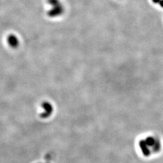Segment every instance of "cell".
I'll use <instances>...</instances> for the list:
<instances>
[{"label": "cell", "mask_w": 163, "mask_h": 163, "mask_svg": "<svg viewBox=\"0 0 163 163\" xmlns=\"http://www.w3.org/2000/svg\"><path fill=\"white\" fill-rule=\"evenodd\" d=\"M142 150L147 157L160 153L162 149V141L157 136H148L141 141Z\"/></svg>", "instance_id": "obj_1"}, {"label": "cell", "mask_w": 163, "mask_h": 163, "mask_svg": "<svg viewBox=\"0 0 163 163\" xmlns=\"http://www.w3.org/2000/svg\"><path fill=\"white\" fill-rule=\"evenodd\" d=\"M50 4L51 8L49 12V16L58 18L62 15L64 12V5L59 0H50Z\"/></svg>", "instance_id": "obj_2"}, {"label": "cell", "mask_w": 163, "mask_h": 163, "mask_svg": "<svg viewBox=\"0 0 163 163\" xmlns=\"http://www.w3.org/2000/svg\"><path fill=\"white\" fill-rule=\"evenodd\" d=\"M41 106L44 110L41 114L42 118H47L52 114L53 112V106L49 101H44Z\"/></svg>", "instance_id": "obj_3"}, {"label": "cell", "mask_w": 163, "mask_h": 163, "mask_svg": "<svg viewBox=\"0 0 163 163\" xmlns=\"http://www.w3.org/2000/svg\"><path fill=\"white\" fill-rule=\"evenodd\" d=\"M8 42L9 45L13 47V48H16L19 44L18 38L13 35L9 36V37L8 38Z\"/></svg>", "instance_id": "obj_4"}]
</instances>
